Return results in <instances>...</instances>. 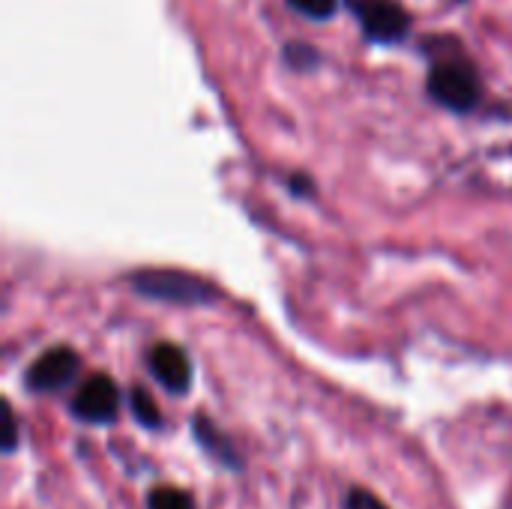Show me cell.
<instances>
[{"instance_id":"1","label":"cell","mask_w":512,"mask_h":509,"mask_svg":"<svg viewBox=\"0 0 512 509\" xmlns=\"http://www.w3.org/2000/svg\"><path fill=\"white\" fill-rule=\"evenodd\" d=\"M132 288L141 297L159 300V303H174V306H210L219 300V288L210 282L183 273V270H138L129 276Z\"/></svg>"},{"instance_id":"2","label":"cell","mask_w":512,"mask_h":509,"mask_svg":"<svg viewBox=\"0 0 512 509\" xmlns=\"http://www.w3.org/2000/svg\"><path fill=\"white\" fill-rule=\"evenodd\" d=\"M426 90L438 105H444L456 114L474 111L480 105V96H483L480 75L468 60H438L429 69Z\"/></svg>"},{"instance_id":"3","label":"cell","mask_w":512,"mask_h":509,"mask_svg":"<svg viewBox=\"0 0 512 509\" xmlns=\"http://www.w3.org/2000/svg\"><path fill=\"white\" fill-rule=\"evenodd\" d=\"M117 414H120V390L108 375H93L78 387V393L72 399L75 420L105 426V423H114Z\"/></svg>"},{"instance_id":"4","label":"cell","mask_w":512,"mask_h":509,"mask_svg":"<svg viewBox=\"0 0 512 509\" xmlns=\"http://www.w3.org/2000/svg\"><path fill=\"white\" fill-rule=\"evenodd\" d=\"M354 12L372 42H399L411 30V12L399 0H360Z\"/></svg>"},{"instance_id":"5","label":"cell","mask_w":512,"mask_h":509,"mask_svg":"<svg viewBox=\"0 0 512 509\" xmlns=\"http://www.w3.org/2000/svg\"><path fill=\"white\" fill-rule=\"evenodd\" d=\"M78 369H81L78 354L72 348H66V345H57V348H51V351H45V354H39L33 360L24 381H27V387L33 393H57V390H63V387H69L75 381Z\"/></svg>"},{"instance_id":"6","label":"cell","mask_w":512,"mask_h":509,"mask_svg":"<svg viewBox=\"0 0 512 509\" xmlns=\"http://www.w3.org/2000/svg\"><path fill=\"white\" fill-rule=\"evenodd\" d=\"M150 372L153 378L174 396H183L192 384V366H189V357L183 348L171 345V342H162L150 351Z\"/></svg>"},{"instance_id":"7","label":"cell","mask_w":512,"mask_h":509,"mask_svg":"<svg viewBox=\"0 0 512 509\" xmlns=\"http://www.w3.org/2000/svg\"><path fill=\"white\" fill-rule=\"evenodd\" d=\"M192 435H195V441L201 444V450H207L219 465H225V468H240V459H237V450L231 447V441L204 417V414H198L195 420H192Z\"/></svg>"},{"instance_id":"8","label":"cell","mask_w":512,"mask_h":509,"mask_svg":"<svg viewBox=\"0 0 512 509\" xmlns=\"http://www.w3.org/2000/svg\"><path fill=\"white\" fill-rule=\"evenodd\" d=\"M129 405H132L135 420H138L144 429H159V426H162V414H159V408H156V402H153V396H150L147 390L135 387L132 396H129Z\"/></svg>"},{"instance_id":"9","label":"cell","mask_w":512,"mask_h":509,"mask_svg":"<svg viewBox=\"0 0 512 509\" xmlns=\"http://www.w3.org/2000/svg\"><path fill=\"white\" fill-rule=\"evenodd\" d=\"M147 509H195L192 498L183 489L174 486H159L147 495Z\"/></svg>"},{"instance_id":"10","label":"cell","mask_w":512,"mask_h":509,"mask_svg":"<svg viewBox=\"0 0 512 509\" xmlns=\"http://www.w3.org/2000/svg\"><path fill=\"white\" fill-rule=\"evenodd\" d=\"M291 9H297L300 15L306 18H315V21H327L330 15H336V6L339 0H288Z\"/></svg>"},{"instance_id":"11","label":"cell","mask_w":512,"mask_h":509,"mask_svg":"<svg viewBox=\"0 0 512 509\" xmlns=\"http://www.w3.org/2000/svg\"><path fill=\"white\" fill-rule=\"evenodd\" d=\"M0 438H3V453L9 456V453H15L18 450V423H15V411H12V405L9 402H3V408H0Z\"/></svg>"},{"instance_id":"12","label":"cell","mask_w":512,"mask_h":509,"mask_svg":"<svg viewBox=\"0 0 512 509\" xmlns=\"http://www.w3.org/2000/svg\"><path fill=\"white\" fill-rule=\"evenodd\" d=\"M312 60H318V54H315L312 45H303V42L285 45V63H288V66H294V69H309V66H315Z\"/></svg>"},{"instance_id":"13","label":"cell","mask_w":512,"mask_h":509,"mask_svg":"<svg viewBox=\"0 0 512 509\" xmlns=\"http://www.w3.org/2000/svg\"><path fill=\"white\" fill-rule=\"evenodd\" d=\"M345 509H390L378 495H372L369 489H351Z\"/></svg>"},{"instance_id":"14","label":"cell","mask_w":512,"mask_h":509,"mask_svg":"<svg viewBox=\"0 0 512 509\" xmlns=\"http://www.w3.org/2000/svg\"><path fill=\"white\" fill-rule=\"evenodd\" d=\"M291 189H294V192H303V195H309V192H312L315 186H312V183H309L306 177H294V180H291Z\"/></svg>"}]
</instances>
